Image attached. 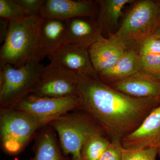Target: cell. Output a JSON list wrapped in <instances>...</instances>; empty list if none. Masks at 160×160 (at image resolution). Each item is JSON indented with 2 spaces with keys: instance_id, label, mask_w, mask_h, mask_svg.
I'll list each match as a JSON object with an SVG mask.
<instances>
[{
  "instance_id": "obj_1",
  "label": "cell",
  "mask_w": 160,
  "mask_h": 160,
  "mask_svg": "<svg viewBox=\"0 0 160 160\" xmlns=\"http://www.w3.org/2000/svg\"><path fill=\"white\" fill-rule=\"evenodd\" d=\"M78 109L90 115L111 142L120 141L137 129L160 101L129 96L112 88L98 76L77 74Z\"/></svg>"
},
{
  "instance_id": "obj_2",
  "label": "cell",
  "mask_w": 160,
  "mask_h": 160,
  "mask_svg": "<svg viewBox=\"0 0 160 160\" xmlns=\"http://www.w3.org/2000/svg\"><path fill=\"white\" fill-rule=\"evenodd\" d=\"M41 17L10 22L9 31L0 50V65L16 68L34 61L41 62L39 29Z\"/></svg>"
},
{
  "instance_id": "obj_3",
  "label": "cell",
  "mask_w": 160,
  "mask_h": 160,
  "mask_svg": "<svg viewBox=\"0 0 160 160\" xmlns=\"http://www.w3.org/2000/svg\"><path fill=\"white\" fill-rule=\"evenodd\" d=\"M134 3L114 36L126 49L138 51L160 26V1L141 0Z\"/></svg>"
},
{
  "instance_id": "obj_4",
  "label": "cell",
  "mask_w": 160,
  "mask_h": 160,
  "mask_svg": "<svg viewBox=\"0 0 160 160\" xmlns=\"http://www.w3.org/2000/svg\"><path fill=\"white\" fill-rule=\"evenodd\" d=\"M49 125L58 133L64 154L70 155L72 160H81V149L88 138L95 134L106 135L90 115L79 109L61 116Z\"/></svg>"
},
{
  "instance_id": "obj_5",
  "label": "cell",
  "mask_w": 160,
  "mask_h": 160,
  "mask_svg": "<svg viewBox=\"0 0 160 160\" xmlns=\"http://www.w3.org/2000/svg\"><path fill=\"white\" fill-rule=\"evenodd\" d=\"M42 127L37 119L26 112L14 108H0L1 149L8 155H18Z\"/></svg>"
},
{
  "instance_id": "obj_6",
  "label": "cell",
  "mask_w": 160,
  "mask_h": 160,
  "mask_svg": "<svg viewBox=\"0 0 160 160\" xmlns=\"http://www.w3.org/2000/svg\"><path fill=\"white\" fill-rule=\"evenodd\" d=\"M34 60L16 68L0 65V107L13 108L32 93L45 66Z\"/></svg>"
},
{
  "instance_id": "obj_7",
  "label": "cell",
  "mask_w": 160,
  "mask_h": 160,
  "mask_svg": "<svg viewBox=\"0 0 160 160\" xmlns=\"http://www.w3.org/2000/svg\"><path fill=\"white\" fill-rule=\"evenodd\" d=\"M81 104L78 96L56 98L40 97L31 94L13 108L31 114L43 127L61 116L78 109Z\"/></svg>"
},
{
  "instance_id": "obj_8",
  "label": "cell",
  "mask_w": 160,
  "mask_h": 160,
  "mask_svg": "<svg viewBox=\"0 0 160 160\" xmlns=\"http://www.w3.org/2000/svg\"><path fill=\"white\" fill-rule=\"evenodd\" d=\"M31 94L56 98L78 96L77 75L50 62L45 66Z\"/></svg>"
},
{
  "instance_id": "obj_9",
  "label": "cell",
  "mask_w": 160,
  "mask_h": 160,
  "mask_svg": "<svg viewBox=\"0 0 160 160\" xmlns=\"http://www.w3.org/2000/svg\"><path fill=\"white\" fill-rule=\"evenodd\" d=\"M99 6L90 0H45L40 16L64 20L78 17H98Z\"/></svg>"
},
{
  "instance_id": "obj_10",
  "label": "cell",
  "mask_w": 160,
  "mask_h": 160,
  "mask_svg": "<svg viewBox=\"0 0 160 160\" xmlns=\"http://www.w3.org/2000/svg\"><path fill=\"white\" fill-rule=\"evenodd\" d=\"M53 62L76 74L98 76L92 63L89 48L78 44H66L49 57Z\"/></svg>"
},
{
  "instance_id": "obj_11",
  "label": "cell",
  "mask_w": 160,
  "mask_h": 160,
  "mask_svg": "<svg viewBox=\"0 0 160 160\" xmlns=\"http://www.w3.org/2000/svg\"><path fill=\"white\" fill-rule=\"evenodd\" d=\"M124 148H157L160 157V105L155 107L138 127L123 139Z\"/></svg>"
},
{
  "instance_id": "obj_12",
  "label": "cell",
  "mask_w": 160,
  "mask_h": 160,
  "mask_svg": "<svg viewBox=\"0 0 160 160\" xmlns=\"http://www.w3.org/2000/svg\"><path fill=\"white\" fill-rule=\"evenodd\" d=\"M127 50L122 43L114 35L103 36L89 48L93 68L98 75L108 70L117 63Z\"/></svg>"
},
{
  "instance_id": "obj_13",
  "label": "cell",
  "mask_w": 160,
  "mask_h": 160,
  "mask_svg": "<svg viewBox=\"0 0 160 160\" xmlns=\"http://www.w3.org/2000/svg\"><path fill=\"white\" fill-rule=\"evenodd\" d=\"M39 36L41 58L43 60L67 44L66 22L41 17Z\"/></svg>"
},
{
  "instance_id": "obj_14",
  "label": "cell",
  "mask_w": 160,
  "mask_h": 160,
  "mask_svg": "<svg viewBox=\"0 0 160 160\" xmlns=\"http://www.w3.org/2000/svg\"><path fill=\"white\" fill-rule=\"evenodd\" d=\"M109 85L129 96L160 101V80L142 73L138 72L126 79Z\"/></svg>"
},
{
  "instance_id": "obj_15",
  "label": "cell",
  "mask_w": 160,
  "mask_h": 160,
  "mask_svg": "<svg viewBox=\"0 0 160 160\" xmlns=\"http://www.w3.org/2000/svg\"><path fill=\"white\" fill-rule=\"evenodd\" d=\"M65 22L67 44H78L89 48L102 36L94 18H75Z\"/></svg>"
},
{
  "instance_id": "obj_16",
  "label": "cell",
  "mask_w": 160,
  "mask_h": 160,
  "mask_svg": "<svg viewBox=\"0 0 160 160\" xmlns=\"http://www.w3.org/2000/svg\"><path fill=\"white\" fill-rule=\"evenodd\" d=\"M56 133L49 125L39 129L32 146L34 156L29 160H72L64 154Z\"/></svg>"
},
{
  "instance_id": "obj_17",
  "label": "cell",
  "mask_w": 160,
  "mask_h": 160,
  "mask_svg": "<svg viewBox=\"0 0 160 160\" xmlns=\"http://www.w3.org/2000/svg\"><path fill=\"white\" fill-rule=\"evenodd\" d=\"M133 0H97L99 6L97 21L102 36L107 33L109 37L115 34L119 29V21L123 10L128 4L134 2Z\"/></svg>"
},
{
  "instance_id": "obj_18",
  "label": "cell",
  "mask_w": 160,
  "mask_h": 160,
  "mask_svg": "<svg viewBox=\"0 0 160 160\" xmlns=\"http://www.w3.org/2000/svg\"><path fill=\"white\" fill-rule=\"evenodd\" d=\"M139 56L134 49H127L113 67L98 75L104 82L110 85L126 79L138 73Z\"/></svg>"
},
{
  "instance_id": "obj_19",
  "label": "cell",
  "mask_w": 160,
  "mask_h": 160,
  "mask_svg": "<svg viewBox=\"0 0 160 160\" xmlns=\"http://www.w3.org/2000/svg\"><path fill=\"white\" fill-rule=\"evenodd\" d=\"M111 142L105 135L95 134L85 141L81 150V160H98Z\"/></svg>"
},
{
  "instance_id": "obj_20",
  "label": "cell",
  "mask_w": 160,
  "mask_h": 160,
  "mask_svg": "<svg viewBox=\"0 0 160 160\" xmlns=\"http://www.w3.org/2000/svg\"><path fill=\"white\" fill-rule=\"evenodd\" d=\"M139 56L138 73L160 80V54H147Z\"/></svg>"
},
{
  "instance_id": "obj_21",
  "label": "cell",
  "mask_w": 160,
  "mask_h": 160,
  "mask_svg": "<svg viewBox=\"0 0 160 160\" xmlns=\"http://www.w3.org/2000/svg\"><path fill=\"white\" fill-rule=\"evenodd\" d=\"M159 155L158 148H124L122 147L121 160H156Z\"/></svg>"
},
{
  "instance_id": "obj_22",
  "label": "cell",
  "mask_w": 160,
  "mask_h": 160,
  "mask_svg": "<svg viewBox=\"0 0 160 160\" xmlns=\"http://www.w3.org/2000/svg\"><path fill=\"white\" fill-rule=\"evenodd\" d=\"M0 18L9 22H19L25 18L15 0H0Z\"/></svg>"
},
{
  "instance_id": "obj_23",
  "label": "cell",
  "mask_w": 160,
  "mask_h": 160,
  "mask_svg": "<svg viewBox=\"0 0 160 160\" xmlns=\"http://www.w3.org/2000/svg\"><path fill=\"white\" fill-rule=\"evenodd\" d=\"M22 9L25 18L41 17L45 0H15Z\"/></svg>"
},
{
  "instance_id": "obj_24",
  "label": "cell",
  "mask_w": 160,
  "mask_h": 160,
  "mask_svg": "<svg viewBox=\"0 0 160 160\" xmlns=\"http://www.w3.org/2000/svg\"><path fill=\"white\" fill-rule=\"evenodd\" d=\"M138 51L140 55L160 54V38L155 34L152 35L142 43Z\"/></svg>"
},
{
  "instance_id": "obj_25",
  "label": "cell",
  "mask_w": 160,
  "mask_h": 160,
  "mask_svg": "<svg viewBox=\"0 0 160 160\" xmlns=\"http://www.w3.org/2000/svg\"><path fill=\"white\" fill-rule=\"evenodd\" d=\"M122 148V142H111L109 147L98 160H121Z\"/></svg>"
},
{
  "instance_id": "obj_26",
  "label": "cell",
  "mask_w": 160,
  "mask_h": 160,
  "mask_svg": "<svg viewBox=\"0 0 160 160\" xmlns=\"http://www.w3.org/2000/svg\"><path fill=\"white\" fill-rule=\"evenodd\" d=\"M9 23L8 20L1 18L0 19V43H3L6 39L9 31Z\"/></svg>"
},
{
  "instance_id": "obj_27",
  "label": "cell",
  "mask_w": 160,
  "mask_h": 160,
  "mask_svg": "<svg viewBox=\"0 0 160 160\" xmlns=\"http://www.w3.org/2000/svg\"><path fill=\"white\" fill-rule=\"evenodd\" d=\"M154 34L156 35L157 36L160 38V26L158 29L156 30L155 32H154Z\"/></svg>"
}]
</instances>
